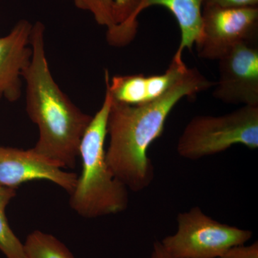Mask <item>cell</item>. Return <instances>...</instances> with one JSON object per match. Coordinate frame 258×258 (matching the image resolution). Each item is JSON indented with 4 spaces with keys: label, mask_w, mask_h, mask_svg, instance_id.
I'll return each mask as SVG.
<instances>
[{
    "label": "cell",
    "mask_w": 258,
    "mask_h": 258,
    "mask_svg": "<svg viewBox=\"0 0 258 258\" xmlns=\"http://www.w3.org/2000/svg\"><path fill=\"white\" fill-rule=\"evenodd\" d=\"M212 86L214 83L198 69H188L155 101L130 106L112 99L107 123L109 144L106 150V162L128 189L139 192L152 184L154 168L148 150L164 133L166 119L174 107L185 97L195 96Z\"/></svg>",
    "instance_id": "6da1fadb"
},
{
    "label": "cell",
    "mask_w": 258,
    "mask_h": 258,
    "mask_svg": "<svg viewBox=\"0 0 258 258\" xmlns=\"http://www.w3.org/2000/svg\"><path fill=\"white\" fill-rule=\"evenodd\" d=\"M45 26L32 25L31 60L23 79L26 83V111L39 128L33 148L61 169H74L83 134L93 116L83 113L56 83L45 50Z\"/></svg>",
    "instance_id": "7a4b0ae2"
},
{
    "label": "cell",
    "mask_w": 258,
    "mask_h": 258,
    "mask_svg": "<svg viewBox=\"0 0 258 258\" xmlns=\"http://www.w3.org/2000/svg\"><path fill=\"white\" fill-rule=\"evenodd\" d=\"M112 98L106 89L104 101L83 134L79 147L82 171L70 195L71 208L84 218L115 215L128 205V189L108 167L105 142Z\"/></svg>",
    "instance_id": "3957f363"
},
{
    "label": "cell",
    "mask_w": 258,
    "mask_h": 258,
    "mask_svg": "<svg viewBox=\"0 0 258 258\" xmlns=\"http://www.w3.org/2000/svg\"><path fill=\"white\" fill-rule=\"evenodd\" d=\"M237 144L257 149L258 106H242L218 116L194 117L180 136L176 150L184 159L198 160Z\"/></svg>",
    "instance_id": "277c9868"
},
{
    "label": "cell",
    "mask_w": 258,
    "mask_h": 258,
    "mask_svg": "<svg viewBox=\"0 0 258 258\" xmlns=\"http://www.w3.org/2000/svg\"><path fill=\"white\" fill-rule=\"evenodd\" d=\"M176 221L175 233L160 241L166 252L176 258H217L252 237L250 230L217 221L200 207L180 212Z\"/></svg>",
    "instance_id": "5b68a950"
},
{
    "label": "cell",
    "mask_w": 258,
    "mask_h": 258,
    "mask_svg": "<svg viewBox=\"0 0 258 258\" xmlns=\"http://www.w3.org/2000/svg\"><path fill=\"white\" fill-rule=\"evenodd\" d=\"M197 50L205 60H220L242 43L257 45L258 7L222 8L204 3Z\"/></svg>",
    "instance_id": "8992f818"
},
{
    "label": "cell",
    "mask_w": 258,
    "mask_h": 258,
    "mask_svg": "<svg viewBox=\"0 0 258 258\" xmlns=\"http://www.w3.org/2000/svg\"><path fill=\"white\" fill-rule=\"evenodd\" d=\"M214 98L227 104L258 106V47L242 43L219 60Z\"/></svg>",
    "instance_id": "52a82bcc"
},
{
    "label": "cell",
    "mask_w": 258,
    "mask_h": 258,
    "mask_svg": "<svg viewBox=\"0 0 258 258\" xmlns=\"http://www.w3.org/2000/svg\"><path fill=\"white\" fill-rule=\"evenodd\" d=\"M79 175L66 172L35 149L24 150L0 146V186L18 187L32 180H47L66 190L74 191Z\"/></svg>",
    "instance_id": "ba28073f"
},
{
    "label": "cell",
    "mask_w": 258,
    "mask_h": 258,
    "mask_svg": "<svg viewBox=\"0 0 258 258\" xmlns=\"http://www.w3.org/2000/svg\"><path fill=\"white\" fill-rule=\"evenodd\" d=\"M32 24L20 20L6 36L0 37V100L18 101L24 71L31 60Z\"/></svg>",
    "instance_id": "9c48e42d"
},
{
    "label": "cell",
    "mask_w": 258,
    "mask_h": 258,
    "mask_svg": "<svg viewBox=\"0 0 258 258\" xmlns=\"http://www.w3.org/2000/svg\"><path fill=\"white\" fill-rule=\"evenodd\" d=\"M205 0H144L141 11L151 6H162L174 15L179 25L181 40L174 58L182 60L185 49L189 51L195 45L203 28L202 10Z\"/></svg>",
    "instance_id": "30bf717a"
},
{
    "label": "cell",
    "mask_w": 258,
    "mask_h": 258,
    "mask_svg": "<svg viewBox=\"0 0 258 258\" xmlns=\"http://www.w3.org/2000/svg\"><path fill=\"white\" fill-rule=\"evenodd\" d=\"M144 0H112L114 26L107 30V41L111 46L123 47L130 43L138 30L137 18Z\"/></svg>",
    "instance_id": "8fae6325"
},
{
    "label": "cell",
    "mask_w": 258,
    "mask_h": 258,
    "mask_svg": "<svg viewBox=\"0 0 258 258\" xmlns=\"http://www.w3.org/2000/svg\"><path fill=\"white\" fill-rule=\"evenodd\" d=\"M25 258H75L71 251L55 236L35 230L23 244Z\"/></svg>",
    "instance_id": "7c38bea8"
},
{
    "label": "cell",
    "mask_w": 258,
    "mask_h": 258,
    "mask_svg": "<svg viewBox=\"0 0 258 258\" xmlns=\"http://www.w3.org/2000/svg\"><path fill=\"white\" fill-rule=\"evenodd\" d=\"M15 196V189L0 186V251L6 258H25L23 243L12 230L5 215L7 206Z\"/></svg>",
    "instance_id": "4fadbf2b"
},
{
    "label": "cell",
    "mask_w": 258,
    "mask_h": 258,
    "mask_svg": "<svg viewBox=\"0 0 258 258\" xmlns=\"http://www.w3.org/2000/svg\"><path fill=\"white\" fill-rule=\"evenodd\" d=\"M76 8L89 12L96 23L109 30L114 26L112 14V0H74Z\"/></svg>",
    "instance_id": "5bb4252c"
},
{
    "label": "cell",
    "mask_w": 258,
    "mask_h": 258,
    "mask_svg": "<svg viewBox=\"0 0 258 258\" xmlns=\"http://www.w3.org/2000/svg\"><path fill=\"white\" fill-rule=\"evenodd\" d=\"M217 258H258L257 241L249 245L234 246Z\"/></svg>",
    "instance_id": "9a60e30c"
},
{
    "label": "cell",
    "mask_w": 258,
    "mask_h": 258,
    "mask_svg": "<svg viewBox=\"0 0 258 258\" xmlns=\"http://www.w3.org/2000/svg\"><path fill=\"white\" fill-rule=\"evenodd\" d=\"M204 3L222 8H249L258 7V0H205Z\"/></svg>",
    "instance_id": "2e32d148"
},
{
    "label": "cell",
    "mask_w": 258,
    "mask_h": 258,
    "mask_svg": "<svg viewBox=\"0 0 258 258\" xmlns=\"http://www.w3.org/2000/svg\"><path fill=\"white\" fill-rule=\"evenodd\" d=\"M149 258H176L168 253L161 245L160 241L154 242L152 253Z\"/></svg>",
    "instance_id": "e0dca14e"
}]
</instances>
